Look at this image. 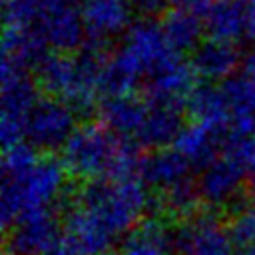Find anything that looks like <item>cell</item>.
<instances>
[{"instance_id": "1", "label": "cell", "mask_w": 255, "mask_h": 255, "mask_svg": "<svg viewBox=\"0 0 255 255\" xmlns=\"http://www.w3.org/2000/svg\"><path fill=\"white\" fill-rule=\"evenodd\" d=\"M147 205L145 183L137 177L88 181L66 213V239L84 255H108L141 223Z\"/></svg>"}, {"instance_id": "2", "label": "cell", "mask_w": 255, "mask_h": 255, "mask_svg": "<svg viewBox=\"0 0 255 255\" xmlns=\"http://www.w3.org/2000/svg\"><path fill=\"white\" fill-rule=\"evenodd\" d=\"M66 173L62 161L40 157L26 141L4 149L0 197L4 229H10L26 215L52 209L64 193Z\"/></svg>"}, {"instance_id": "3", "label": "cell", "mask_w": 255, "mask_h": 255, "mask_svg": "<svg viewBox=\"0 0 255 255\" xmlns=\"http://www.w3.org/2000/svg\"><path fill=\"white\" fill-rule=\"evenodd\" d=\"M60 161L70 175L98 181L135 177L141 157L133 141L116 135L102 122H88L70 135Z\"/></svg>"}, {"instance_id": "4", "label": "cell", "mask_w": 255, "mask_h": 255, "mask_svg": "<svg viewBox=\"0 0 255 255\" xmlns=\"http://www.w3.org/2000/svg\"><path fill=\"white\" fill-rule=\"evenodd\" d=\"M106 58L102 44L88 40L78 54H48L36 68V82L48 96L66 102L76 112L92 110Z\"/></svg>"}, {"instance_id": "5", "label": "cell", "mask_w": 255, "mask_h": 255, "mask_svg": "<svg viewBox=\"0 0 255 255\" xmlns=\"http://www.w3.org/2000/svg\"><path fill=\"white\" fill-rule=\"evenodd\" d=\"M175 54L179 52H175L167 44L161 26L153 20L143 18L133 22L126 30V36L120 48L114 52V58L120 60L137 80H145L151 72H155Z\"/></svg>"}, {"instance_id": "6", "label": "cell", "mask_w": 255, "mask_h": 255, "mask_svg": "<svg viewBox=\"0 0 255 255\" xmlns=\"http://www.w3.org/2000/svg\"><path fill=\"white\" fill-rule=\"evenodd\" d=\"M76 110L52 96L38 98L24 118V139L36 151L62 149L76 131Z\"/></svg>"}, {"instance_id": "7", "label": "cell", "mask_w": 255, "mask_h": 255, "mask_svg": "<svg viewBox=\"0 0 255 255\" xmlns=\"http://www.w3.org/2000/svg\"><path fill=\"white\" fill-rule=\"evenodd\" d=\"M175 255H239L229 229L211 213L189 217L173 227Z\"/></svg>"}, {"instance_id": "8", "label": "cell", "mask_w": 255, "mask_h": 255, "mask_svg": "<svg viewBox=\"0 0 255 255\" xmlns=\"http://www.w3.org/2000/svg\"><path fill=\"white\" fill-rule=\"evenodd\" d=\"M62 229L52 209L38 211L18 219L8 229V255H48L62 243Z\"/></svg>"}, {"instance_id": "9", "label": "cell", "mask_w": 255, "mask_h": 255, "mask_svg": "<svg viewBox=\"0 0 255 255\" xmlns=\"http://www.w3.org/2000/svg\"><path fill=\"white\" fill-rule=\"evenodd\" d=\"M36 32L44 38L46 46L56 50V54H68L82 50L86 44V24L80 14L78 0H58L42 18Z\"/></svg>"}, {"instance_id": "10", "label": "cell", "mask_w": 255, "mask_h": 255, "mask_svg": "<svg viewBox=\"0 0 255 255\" xmlns=\"http://www.w3.org/2000/svg\"><path fill=\"white\" fill-rule=\"evenodd\" d=\"M88 40L104 44L131 26V0H78Z\"/></svg>"}, {"instance_id": "11", "label": "cell", "mask_w": 255, "mask_h": 255, "mask_svg": "<svg viewBox=\"0 0 255 255\" xmlns=\"http://www.w3.org/2000/svg\"><path fill=\"white\" fill-rule=\"evenodd\" d=\"M243 171L225 155L201 169L197 183L199 199L209 207H227L235 203L243 187Z\"/></svg>"}, {"instance_id": "12", "label": "cell", "mask_w": 255, "mask_h": 255, "mask_svg": "<svg viewBox=\"0 0 255 255\" xmlns=\"http://www.w3.org/2000/svg\"><path fill=\"white\" fill-rule=\"evenodd\" d=\"M195 72L189 62L175 54L165 64H161L155 72H151L145 82L147 100L153 102H171V104H185L191 90L197 86L193 82Z\"/></svg>"}, {"instance_id": "13", "label": "cell", "mask_w": 255, "mask_h": 255, "mask_svg": "<svg viewBox=\"0 0 255 255\" xmlns=\"http://www.w3.org/2000/svg\"><path fill=\"white\" fill-rule=\"evenodd\" d=\"M181 129H183L181 104L147 100V114L133 143L143 145L151 151L163 149L169 143H175Z\"/></svg>"}, {"instance_id": "14", "label": "cell", "mask_w": 255, "mask_h": 255, "mask_svg": "<svg viewBox=\"0 0 255 255\" xmlns=\"http://www.w3.org/2000/svg\"><path fill=\"white\" fill-rule=\"evenodd\" d=\"M203 26L209 38L229 44L251 36L249 10L245 0H211L203 12Z\"/></svg>"}, {"instance_id": "15", "label": "cell", "mask_w": 255, "mask_h": 255, "mask_svg": "<svg viewBox=\"0 0 255 255\" xmlns=\"http://www.w3.org/2000/svg\"><path fill=\"white\" fill-rule=\"evenodd\" d=\"M189 169H191L189 161L175 147H163V149L149 151L145 157H141L139 179L145 185L165 193L171 187L187 181Z\"/></svg>"}, {"instance_id": "16", "label": "cell", "mask_w": 255, "mask_h": 255, "mask_svg": "<svg viewBox=\"0 0 255 255\" xmlns=\"http://www.w3.org/2000/svg\"><path fill=\"white\" fill-rule=\"evenodd\" d=\"M189 64L195 72V76L203 78L207 84L229 80L235 76V68L239 64V50L235 44L207 38L201 40L199 46L191 52Z\"/></svg>"}, {"instance_id": "17", "label": "cell", "mask_w": 255, "mask_h": 255, "mask_svg": "<svg viewBox=\"0 0 255 255\" xmlns=\"http://www.w3.org/2000/svg\"><path fill=\"white\" fill-rule=\"evenodd\" d=\"M100 120L102 124L114 131L116 135L133 141L147 114V100H141L133 94L104 98L100 104Z\"/></svg>"}, {"instance_id": "18", "label": "cell", "mask_w": 255, "mask_h": 255, "mask_svg": "<svg viewBox=\"0 0 255 255\" xmlns=\"http://www.w3.org/2000/svg\"><path fill=\"white\" fill-rule=\"evenodd\" d=\"M227 133L221 129H215L205 124L191 122L183 126L179 131L173 147L189 161L191 167H205L211 161L217 159V153L223 149Z\"/></svg>"}, {"instance_id": "19", "label": "cell", "mask_w": 255, "mask_h": 255, "mask_svg": "<svg viewBox=\"0 0 255 255\" xmlns=\"http://www.w3.org/2000/svg\"><path fill=\"white\" fill-rule=\"evenodd\" d=\"M118 255H175L173 247V229L165 225L159 217L143 219L135 229H131L120 249Z\"/></svg>"}, {"instance_id": "20", "label": "cell", "mask_w": 255, "mask_h": 255, "mask_svg": "<svg viewBox=\"0 0 255 255\" xmlns=\"http://www.w3.org/2000/svg\"><path fill=\"white\" fill-rule=\"evenodd\" d=\"M219 88L231 120L229 131L255 128V78L245 72L235 74Z\"/></svg>"}, {"instance_id": "21", "label": "cell", "mask_w": 255, "mask_h": 255, "mask_svg": "<svg viewBox=\"0 0 255 255\" xmlns=\"http://www.w3.org/2000/svg\"><path fill=\"white\" fill-rule=\"evenodd\" d=\"M185 108L193 122L205 124V126H211L215 129L229 133L231 120H229V112H227V106H225L219 86H213L207 82L197 84L191 90V94L187 96Z\"/></svg>"}, {"instance_id": "22", "label": "cell", "mask_w": 255, "mask_h": 255, "mask_svg": "<svg viewBox=\"0 0 255 255\" xmlns=\"http://www.w3.org/2000/svg\"><path fill=\"white\" fill-rule=\"evenodd\" d=\"M161 32L167 40V44L175 50V52H185V50H195L199 46V38L203 32V20L197 16V12L191 10H177L171 8L169 12H165V16L159 22Z\"/></svg>"}, {"instance_id": "23", "label": "cell", "mask_w": 255, "mask_h": 255, "mask_svg": "<svg viewBox=\"0 0 255 255\" xmlns=\"http://www.w3.org/2000/svg\"><path fill=\"white\" fill-rule=\"evenodd\" d=\"M58 0H4V28L36 30Z\"/></svg>"}, {"instance_id": "24", "label": "cell", "mask_w": 255, "mask_h": 255, "mask_svg": "<svg viewBox=\"0 0 255 255\" xmlns=\"http://www.w3.org/2000/svg\"><path fill=\"white\" fill-rule=\"evenodd\" d=\"M223 155L233 161L245 177L255 179V128L229 131L223 143Z\"/></svg>"}, {"instance_id": "25", "label": "cell", "mask_w": 255, "mask_h": 255, "mask_svg": "<svg viewBox=\"0 0 255 255\" xmlns=\"http://www.w3.org/2000/svg\"><path fill=\"white\" fill-rule=\"evenodd\" d=\"M197 201H199L197 183L187 179V181L171 187L169 191L161 193V211L177 215V217H191Z\"/></svg>"}, {"instance_id": "26", "label": "cell", "mask_w": 255, "mask_h": 255, "mask_svg": "<svg viewBox=\"0 0 255 255\" xmlns=\"http://www.w3.org/2000/svg\"><path fill=\"white\" fill-rule=\"evenodd\" d=\"M229 235L233 239V243L239 249H249L251 245H255V211L249 209H237L227 225Z\"/></svg>"}, {"instance_id": "27", "label": "cell", "mask_w": 255, "mask_h": 255, "mask_svg": "<svg viewBox=\"0 0 255 255\" xmlns=\"http://www.w3.org/2000/svg\"><path fill=\"white\" fill-rule=\"evenodd\" d=\"M133 12H139L145 20H151V16H157L165 6L167 0H131Z\"/></svg>"}, {"instance_id": "28", "label": "cell", "mask_w": 255, "mask_h": 255, "mask_svg": "<svg viewBox=\"0 0 255 255\" xmlns=\"http://www.w3.org/2000/svg\"><path fill=\"white\" fill-rule=\"evenodd\" d=\"M211 0H167L171 8L177 10H191V12H205Z\"/></svg>"}, {"instance_id": "29", "label": "cell", "mask_w": 255, "mask_h": 255, "mask_svg": "<svg viewBox=\"0 0 255 255\" xmlns=\"http://www.w3.org/2000/svg\"><path fill=\"white\" fill-rule=\"evenodd\" d=\"M48 255H84V253H82L80 249H76V247L66 239V241H62L60 245H56Z\"/></svg>"}, {"instance_id": "30", "label": "cell", "mask_w": 255, "mask_h": 255, "mask_svg": "<svg viewBox=\"0 0 255 255\" xmlns=\"http://www.w3.org/2000/svg\"><path fill=\"white\" fill-rule=\"evenodd\" d=\"M243 70H245V74H249L251 78H255V44H253V48L243 58Z\"/></svg>"}, {"instance_id": "31", "label": "cell", "mask_w": 255, "mask_h": 255, "mask_svg": "<svg viewBox=\"0 0 255 255\" xmlns=\"http://www.w3.org/2000/svg\"><path fill=\"white\" fill-rule=\"evenodd\" d=\"M249 10V22H251V38L255 40V0H245Z\"/></svg>"}, {"instance_id": "32", "label": "cell", "mask_w": 255, "mask_h": 255, "mask_svg": "<svg viewBox=\"0 0 255 255\" xmlns=\"http://www.w3.org/2000/svg\"><path fill=\"white\" fill-rule=\"evenodd\" d=\"M241 255H255V245H251L249 249H245V251H243Z\"/></svg>"}, {"instance_id": "33", "label": "cell", "mask_w": 255, "mask_h": 255, "mask_svg": "<svg viewBox=\"0 0 255 255\" xmlns=\"http://www.w3.org/2000/svg\"><path fill=\"white\" fill-rule=\"evenodd\" d=\"M251 209L255 211V187H253V205H251Z\"/></svg>"}]
</instances>
